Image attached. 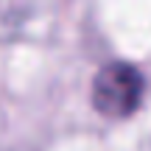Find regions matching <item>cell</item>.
<instances>
[{
	"label": "cell",
	"mask_w": 151,
	"mask_h": 151,
	"mask_svg": "<svg viewBox=\"0 0 151 151\" xmlns=\"http://www.w3.org/2000/svg\"><path fill=\"white\" fill-rule=\"evenodd\" d=\"M146 78L129 62H109L92 81V104L106 118H129L140 109Z\"/></svg>",
	"instance_id": "cell-1"
}]
</instances>
